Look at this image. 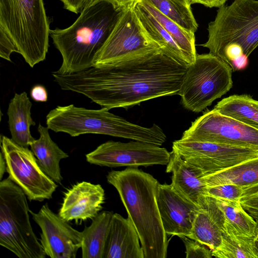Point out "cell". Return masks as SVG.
<instances>
[{"mask_svg":"<svg viewBox=\"0 0 258 258\" xmlns=\"http://www.w3.org/2000/svg\"><path fill=\"white\" fill-rule=\"evenodd\" d=\"M240 202L244 210L248 212L255 221H258V198H247L240 200Z\"/></svg>","mask_w":258,"mask_h":258,"instance_id":"d6a6232c","label":"cell"},{"mask_svg":"<svg viewBox=\"0 0 258 258\" xmlns=\"http://www.w3.org/2000/svg\"><path fill=\"white\" fill-rule=\"evenodd\" d=\"M156 199L166 234L188 237L200 207L181 196L171 184L159 183Z\"/></svg>","mask_w":258,"mask_h":258,"instance_id":"9a60e30c","label":"cell"},{"mask_svg":"<svg viewBox=\"0 0 258 258\" xmlns=\"http://www.w3.org/2000/svg\"><path fill=\"white\" fill-rule=\"evenodd\" d=\"M118 9L123 10L132 5L136 4L140 0H109Z\"/></svg>","mask_w":258,"mask_h":258,"instance_id":"74e56055","label":"cell"},{"mask_svg":"<svg viewBox=\"0 0 258 258\" xmlns=\"http://www.w3.org/2000/svg\"><path fill=\"white\" fill-rule=\"evenodd\" d=\"M242 192V187L232 183L206 186V195L228 201H240Z\"/></svg>","mask_w":258,"mask_h":258,"instance_id":"f546056e","label":"cell"},{"mask_svg":"<svg viewBox=\"0 0 258 258\" xmlns=\"http://www.w3.org/2000/svg\"><path fill=\"white\" fill-rule=\"evenodd\" d=\"M166 172L172 173L173 188L181 196L200 207L206 196L204 173L187 163L172 150Z\"/></svg>","mask_w":258,"mask_h":258,"instance_id":"ac0fdd59","label":"cell"},{"mask_svg":"<svg viewBox=\"0 0 258 258\" xmlns=\"http://www.w3.org/2000/svg\"><path fill=\"white\" fill-rule=\"evenodd\" d=\"M1 148L9 177L24 192L29 201L52 198L57 185L40 167L32 151L12 139L2 136Z\"/></svg>","mask_w":258,"mask_h":258,"instance_id":"9c48e42d","label":"cell"},{"mask_svg":"<svg viewBox=\"0 0 258 258\" xmlns=\"http://www.w3.org/2000/svg\"><path fill=\"white\" fill-rule=\"evenodd\" d=\"M172 150L205 175L233 166L258 155V151L223 144L180 139L173 142Z\"/></svg>","mask_w":258,"mask_h":258,"instance_id":"4fadbf2b","label":"cell"},{"mask_svg":"<svg viewBox=\"0 0 258 258\" xmlns=\"http://www.w3.org/2000/svg\"><path fill=\"white\" fill-rule=\"evenodd\" d=\"M212 255L217 258H257L253 238L242 237L224 231H222L220 246L212 251Z\"/></svg>","mask_w":258,"mask_h":258,"instance_id":"f1b7e54d","label":"cell"},{"mask_svg":"<svg viewBox=\"0 0 258 258\" xmlns=\"http://www.w3.org/2000/svg\"><path fill=\"white\" fill-rule=\"evenodd\" d=\"M29 212L41 230L40 242L46 255L51 258L76 257L82 244V232L54 213L47 204L37 213Z\"/></svg>","mask_w":258,"mask_h":258,"instance_id":"5bb4252c","label":"cell"},{"mask_svg":"<svg viewBox=\"0 0 258 258\" xmlns=\"http://www.w3.org/2000/svg\"><path fill=\"white\" fill-rule=\"evenodd\" d=\"M190 4H200L209 8H220L224 5L227 0H188Z\"/></svg>","mask_w":258,"mask_h":258,"instance_id":"d590c367","label":"cell"},{"mask_svg":"<svg viewBox=\"0 0 258 258\" xmlns=\"http://www.w3.org/2000/svg\"><path fill=\"white\" fill-rule=\"evenodd\" d=\"M122 10L109 0H99L87 6L70 27L50 30V36L62 59L55 72L70 74L93 67Z\"/></svg>","mask_w":258,"mask_h":258,"instance_id":"3957f363","label":"cell"},{"mask_svg":"<svg viewBox=\"0 0 258 258\" xmlns=\"http://www.w3.org/2000/svg\"><path fill=\"white\" fill-rule=\"evenodd\" d=\"M99 0H90L89 5Z\"/></svg>","mask_w":258,"mask_h":258,"instance_id":"60d3db41","label":"cell"},{"mask_svg":"<svg viewBox=\"0 0 258 258\" xmlns=\"http://www.w3.org/2000/svg\"><path fill=\"white\" fill-rule=\"evenodd\" d=\"M214 109L258 130V101L250 96H230L218 102Z\"/></svg>","mask_w":258,"mask_h":258,"instance_id":"484cf974","label":"cell"},{"mask_svg":"<svg viewBox=\"0 0 258 258\" xmlns=\"http://www.w3.org/2000/svg\"></svg>","mask_w":258,"mask_h":258,"instance_id":"7bdbcfd3","label":"cell"},{"mask_svg":"<svg viewBox=\"0 0 258 258\" xmlns=\"http://www.w3.org/2000/svg\"><path fill=\"white\" fill-rule=\"evenodd\" d=\"M186 31L194 33L198 25L188 0H145Z\"/></svg>","mask_w":258,"mask_h":258,"instance_id":"83f0119b","label":"cell"},{"mask_svg":"<svg viewBox=\"0 0 258 258\" xmlns=\"http://www.w3.org/2000/svg\"><path fill=\"white\" fill-rule=\"evenodd\" d=\"M48 130L47 126L39 123L37 128L39 138L30 147L44 172L56 183H61L63 177L59 162L61 159L69 157V155L52 141Z\"/></svg>","mask_w":258,"mask_h":258,"instance_id":"44dd1931","label":"cell"},{"mask_svg":"<svg viewBox=\"0 0 258 258\" xmlns=\"http://www.w3.org/2000/svg\"><path fill=\"white\" fill-rule=\"evenodd\" d=\"M64 9L75 14L81 12L89 5L90 0H60Z\"/></svg>","mask_w":258,"mask_h":258,"instance_id":"836d02e7","label":"cell"},{"mask_svg":"<svg viewBox=\"0 0 258 258\" xmlns=\"http://www.w3.org/2000/svg\"><path fill=\"white\" fill-rule=\"evenodd\" d=\"M106 178L117 190L137 230L144 258H166L168 240L157 202V180L133 167L112 170Z\"/></svg>","mask_w":258,"mask_h":258,"instance_id":"7a4b0ae2","label":"cell"},{"mask_svg":"<svg viewBox=\"0 0 258 258\" xmlns=\"http://www.w3.org/2000/svg\"><path fill=\"white\" fill-rule=\"evenodd\" d=\"M232 69L225 61L210 53L197 54L189 65L177 94L184 108L203 111L233 86Z\"/></svg>","mask_w":258,"mask_h":258,"instance_id":"ba28073f","label":"cell"},{"mask_svg":"<svg viewBox=\"0 0 258 258\" xmlns=\"http://www.w3.org/2000/svg\"><path fill=\"white\" fill-rule=\"evenodd\" d=\"M136 4L122 10L108 38L97 54L93 67L160 49L143 28L136 12Z\"/></svg>","mask_w":258,"mask_h":258,"instance_id":"8fae6325","label":"cell"},{"mask_svg":"<svg viewBox=\"0 0 258 258\" xmlns=\"http://www.w3.org/2000/svg\"><path fill=\"white\" fill-rule=\"evenodd\" d=\"M181 139L208 142L258 151V130L215 109L191 123Z\"/></svg>","mask_w":258,"mask_h":258,"instance_id":"30bf717a","label":"cell"},{"mask_svg":"<svg viewBox=\"0 0 258 258\" xmlns=\"http://www.w3.org/2000/svg\"><path fill=\"white\" fill-rule=\"evenodd\" d=\"M257 222V227L255 231V235L253 237V243L255 251L256 252L258 258V221Z\"/></svg>","mask_w":258,"mask_h":258,"instance_id":"ab89813d","label":"cell"},{"mask_svg":"<svg viewBox=\"0 0 258 258\" xmlns=\"http://www.w3.org/2000/svg\"><path fill=\"white\" fill-rule=\"evenodd\" d=\"M258 194V183L243 188V192L240 200L251 197Z\"/></svg>","mask_w":258,"mask_h":258,"instance_id":"8d00e7d4","label":"cell"},{"mask_svg":"<svg viewBox=\"0 0 258 258\" xmlns=\"http://www.w3.org/2000/svg\"><path fill=\"white\" fill-rule=\"evenodd\" d=\"M0 28L30 67L45 59L50 29L43 0H0Z\"/></svg>","mask_w":258,"mask_h":258,"instance_id":"8992f818","label":"cell"},{"mask_svg":"<svg viewBox=\"0 0 258 258\" xmlns=\"http://www.w3.org/2000/svg\"><path fill=\"white\" fill-rule=\"evenodd\" d=\"M140 2L173 38L187 56L191 64L194 63L198 54L196 52L195 34L183 29L146 1L140 0Z\"/></svg>","mask_w":258,"mask_h":258,"instance_id":"4316f807","label":"cell"},{"mask_svg":"<svg viewBox=\"0 0 258 258\" xmlns=\"http://www.w3.org/2000/svg\"><path fill=\"white\" fill-rule=\"evenodd\" d=\"M201 44L231 67L236 59L248 57L258 46V0H234L219 8Z\"/></svg>","mask_w":258,"mask_h":258,"instance_id":"5b68a950","label":"cell"},{"mask_svg":"<svg viewBox=\"0 0 258 258\" xmlns=\"http://www.w3.org/2000/svg\"><path fill=\"white\" fill-rule=\"evenodd\" d=\"M113 213L103 211L94 219L91 225L82 231L83 258H103L107 235Z\"/></svg>","mask_w":258,"mask_h":258,"instance_id":"cb8c5ba5","label":"cell"},{"mask_svg":"<svg viewBox=\"0 0 258 258\" xmlns=\"http://www.w3.org/2000/svg\"><path fill=\"white\" fill-rule=\"evenodd\" d=\"M215 199L223 214L224 224L222 231L231 232L242 237L253 238L257 222L242 207L240 201Z\"/></svg>","mask_w":258,"mask_h":258,"instance_id":"d4e9b609","label":"cell"},{"mask_svg":"<svg viewBox=\"0 0 258 258\" xmlns=\"http://www.w3.org/2000/svg\"><path fill=\"white\" fill-rule=\"evenodd\" d=\"M106 108L90 109L73 104L57 106L49 111L46 122L49 130L77 137L86 134L123 138L161 146L166 140L163 131L154 123L150 127L130 122Z\"/></svg>","mask_w":258,"mask_h":258,"instance_id":"277c9868","label":"cell"},{"mask_svg":"<svg viewBox=\"0 0 258 258\" xmlns=\"http://www.w3.org/2000/svg\"><path fill=\"white\" fill-rule=\"evenodd\" d=\"M187 67L156 49L77 73L53 72L52 76L63 90L83 95L109 110L127 109L177 94Z\"/></svg>","mask_w":258,"mask_h":258,"instance_id":"6da1fadb","label":"cell"},{"mask_svg":"<svg viewBox=\"0 0 258 258\" xmlns=\"http://www.w3.org/2000/svg\"><path fill=\"white\" fill-rule=\"evenodd\" d=\"M32 103L25 92L15 93L9 104L7 114L11 139L17 144L28 147L35 139L30 133L36 123L31 117Z\"/></svg>","mask_w":258,"mask_h":258,"instance_id":"d6986e66","label":"cell"},{"mask_svg":"<svg viewBox=\"0 0 258 258\" xmlns=\"http://www.w3.org/2000/svg\"><path fill=\"white\" fill-rule=\"evenodd\" d=\"M13 52H17V49L14 43L6 33L0 28V56L7 60L12 61L10 55Z\"/></svg>","mask_w":258,"mask_h":258,"instance_id":"1f68e13d","label":"cell"},{"mask_svg":"<svg viewBox=\"0 0 258 258\" xmlns=\"http://www.w3.org/2000/svg\"><path fill=\"white\" fill-rule=\"evenodd\" d=\"M206 186L232 183L244 188L258 183V155L204 176Z\"/></svg>","mask_w":258,"mask_h":258,"instance_id":"603a6c76","label":"cell"},{"mask_svg":"<svg viewBox=\"0 0 258 258\" xmlns=\"http://www.w3.org/2000/svg\"><path fill=\"white\" fill-rule=\"evenodd\" d=\"M135 10L143 28L164 53L187 67L191 64L173 38L145 8L140 1L136 4Z\"/></svg>","mask_w":258,"mask_h":258,"instance_id":"7402d4cb","label":"cell"},{"mask_svg":"<svg viewBox=\"0 0 258 258\" xmlns=\"http://www.w3.org/2000/svg\"><path fill=\"white\" fill-rule=\"evenodd\" d=\"M30 96L33 100L37 102H46L48 99L47 92L42 85H37L31 90Z\"/></svg>","mask_w":258,"mask_h":258,"instance_id":"e575fe53","label":"cell"},{"mask_svg":"<svg viewBox=\"0 0 258 258\" xmlns=\"http://www.w3.org/2000/svg\"><path fill=\"white\" fill-rule=\"evenodd\" d=\"M137 230L128 217L113 213L105 242L103 258H144Z\"/></svg>","mask_w":258,"mask_h":258,"instance_id":"e0dca14e","label":"cell"},{"mask_svg":"<svg viewBox=\"0 0 258 258\" xmlns=\"http://www.w3.org/2000/svg\"><path fill=\"white\" fill-rule=\"evenodd\" d=\"M171 152L165 148L140 141L105 142L86 155L87 161L100 166L138 168L167 165Z\"/></svg>","mask_w":258,"mask_h":258,"instance_id":"7c38bea8","label":"cell"},{"mask_svg":"<svg viewBox=\"0 0 258 258\" xmlns=\"http://www.w3.org/2000/svg\"><path fill=\"white\" fill-rule=\"evenodd\" d=\"M104 200V190L100 184L78 182L64 193L58 214L67 222L93 219L102 209Z\"/></svg>","mask_w":258,"mask_h":258,"instance_id":"2e32d148","label":"cell"},{"mask_svg":"<svg viewBox=\"0 0 258 258\" xmlns=\"http://www.w3.org/2000/svg\"><path fill=\"white\" fill-rule=\"evenodd\" d=\"M26 195L9 177L0 182V245L20 258H45L33 230Z\"/></svg>","mask_w":258,"mask_h":258,"instance_id":"52a82bcc","label":"cell"},{"mask_svg":"<svg viewBox=\"0 0 258 258\" xmlns=\"http://www.w3.org/2000/svg\"><path fill=\"white\" fill-rule=\"evenodd\" d=\"M251 197H255V198H258V194H256ZM249 198H250V197H249ZM243 200V199H242Z\"/></svg>","mask_w":258,"mask_h":258,"instance_id":"b9f144b4","label":"cell"},{"mask_svg":"<svg viewBox=\"0 0 258 258\" xmlns=\"http://www.w3.org/2000/svg\"><path fill=\"white\" fill-rule=\"evenodd\" d=\"M220 217V212L215 204L206 201L200 206L194 219L190 234L187 237L206 245L212 251L215 250L222 242Z\"/></svg>","mask_w":258,"mask_h":258,"instance_id":"ffe728a7","label":"cell"},{"mask_svg":"<svg viewBox=\"0 0 258 258\" xmlns=\"http://www.w3.org/2000/svg\"><path fill=\"white\" fill-rule=\"evenodd\" d=\"M185 247L186 258H211L212 250L206 245L185 236L179 237Z\"/></svg>","mask_w":258,"mask_h":258,"instance_id":"4dcf8cb0","label":"cell"},{"mask_svg":"<svg viewBox=\"0 0 258 258\" xmlns=\"http://www.w3.org/2000/svg\"><path fill=\"white\" fill-rule=\"evenodd\" d=\"M0 154V179L1 180H2L3 175L7 172V165L4 156L1 152Z\"/></svg>","mask_w":258,"mask_h":258,"instance_id":"f35d334b","label":"cell"}]
</instances>
